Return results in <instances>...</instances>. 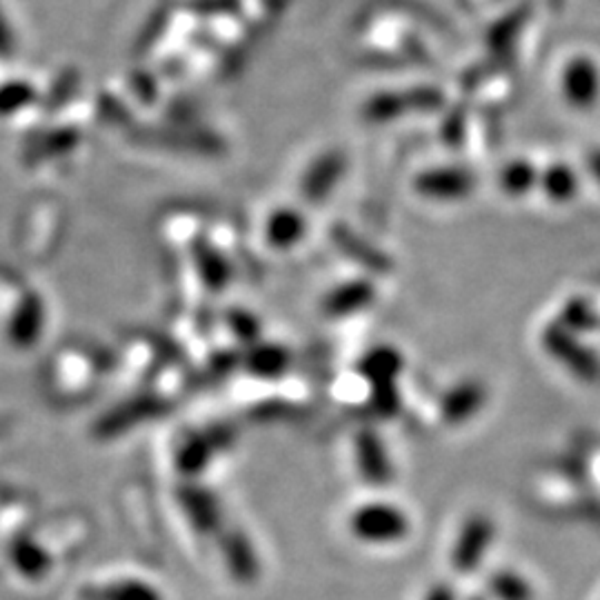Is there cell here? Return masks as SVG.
<instances>
[{"mask_svg":"<svg viewBox=\"0 0 600 600\" xmlns=\"http://www.w3.org/2000/svg\"><path fill=\"white\" fill-rule=\"evenodd\" d=\"M405 358L394 345H376L365 352L356 365L361 378H365L372 387L396 385L403 374Z\"/></svg>","mask_w":600,"mask_h":600,"instance_id":"cell-13","label":"cell"},{"mask_svg":"<svg viewBox=\"0 0 600 600\" xmlns=\"http://www.w3.org/2000/svg\"><path fill=\"white\" fill-rule=\"evenodd\" d=\"M541 345L561 367L583 383L600 381V358L583 341L581 334L568 329L559 321L545 325L541 332Z\"/></svg>","mask_w":600,"mask_h":600,"instance_id":"cell-2","label":"cell"},{"mask_svg":"<svg viewBox=\"0 0 600 600\" xmlns=\"http://www.w3.org/2000/svg\"><path fill=\"white\" fill-rule=\"evenodd\" d=\"M423 600H459V594H456V588L452 583L439 581L425 592Z\"/></svg>","mask_w":600,"mask_h":600,"instance_id":"cell-27","label":"cell"},{"mask_svg":"<svg viewBox=\"0 0 600 600\" xmlns=\"http://www.w3.org/2000/svg\"><path fill=\"white\" fill-rule=\"evenodd\" d=\"M329 236H332V243L336 245V249L341 254H345L352 263H358L365 272H374V274L390 272V267H392L390 258L376 245H370L367 238L356 234L352 227L336 225Z\"/></svg>","mask_w":600,"mask_h":600,"instance_id":"cell-11","label":"cell"},{"mask_svg":"<svg viewBox=\"0 0 600 600\" xmlns=\"http://www.w3.org/2000/svg\"><path fill=\"white\" fill-rule=\"evenodd\" d=\"M539 176L541 171L530 163V160H512L501 169L499 185L510 198H523L532 189L539 187Z\"/></svg>","mask_w":600,"mask_h":600,"instance_id":"cell-16","label":"cell"},{"mask_svg":"<svg viewBox=\"0 0 600 600\" xmlns=\"http://www.w3.org/2000/svg\"><path fill=\"white\" fill-rule=\"evenodd\" d=\"M252 367L263 378H276L283 372H287V367H289V354L281 345H267V347L263 345L260 350H256Z\"/></svg>","mask_w":600,"mask_h":600,"instance_id":"cell-19","label":"cell"},{"mask_svg":"<svg viewBox=\"0 0 600 600\" xmlns=\"http://www.w3.org/2000/svg\"><path fill=\"white\" fill-rule=\"evenodd\" d=\"M443 105V96L432 87H419L412 91H385L372 96L365 107L363 116L367 122H390L401 118L405 111H434Z\"/></svg>","mask_w":600,"mask_h":600,"instance_id":"cell-4","label":"cell"},{"mask_svg":"<svg viewBox=\"0 0 600 600\" xmlns=\"http://www.w3.org/2000/svg\"><path fill=\"white\" fill-rule=\"evenodd\" d=\"M307 229L309 225H307L305 214L298 207L285 205L269 214L265 223V243H269L274 249L289 252L303 243V238L307 236Z\"/></svg>","mask_w":600,"mask_h":600,"instance_id":"cell-12","label":"cell"},{"mask_svg":"<svg viewBox=\"0 0 600 600\" xmlns=\"http://www.w3.org/2000/svg\"><path fill=\"white\" fill-rule=\"evenodd\" d=\"M167 22H169V11L167 9H156L149 16L147 24L140 29V33L136 38V45H134L136 56H145V53H149L154 49V45L160 40V36L167 29Z\"/></svg>","mask_w":600,"mask_h":600,"instance_id":"cell-21","label":"cell"},{"mask_svg":"<svg viewBox=\"0 0 600 600\" xmlns=\"http://www.w3.org/2000/svg\"><path fill=\"white\" fill-rule=\"evenodd\" d=\"M347 530L363 545H396L410 537L412 521L394 503L370 501L350 514Z\"/></svg>","mask_w":600,"mask_h":600,"instance_id":"cell-1","label":"cell"},{"mask_svg":"<svg viewBox=\"0 0 600 600\" xmlns=\"http://www.w3.org/2000/svg\"><path fill=\"white\" fill-rule=\"evenodd\" d=\"M370 410H372L374 416H378L383 421H390L392 416H396L399 410H401V392H399V385L372 387Z\"/></svg>","mask_w":600,"mask_h":600,"instance_id":"cell-22","label":"cell"},{"mask_svg":"<svg viewBox=\"0 0 600 600\" xmlns=\"http://www.w3.org/2000/svg\"><path fill=\"white\" fill-rule=\"evenodd\" d=\"M470 600H485V599H483V597H474V599H470Z\"/></svg>","mask_w":600,"mask_h":600,"instance_id":"cell-29","label":"cell"},{"mask_svg":"<svg viewBox=\"0 0 600 600\" xmlns=\"http://www.w3.org/2000/svg\"><path fill=\"white\" fill-rule=\"evenodd\" d=\"M559 323L577 334H590L599 327V312L590 298L572 296L561 305Z\"/></svg>","mask_w":600,"mask_h":600,"instance_id":"cell-17","label":"cell"},{"mask_svg":"<svg viewBox=\"0 0 600 600\" xmlns=\"http://www.w3.org/2000/svg\"><path fill=\"white\" fill-rule=\"evenodd\" d=\"M563 96L577 109H590L600 96V73L590 58H574L563 71Z\"/></svg>","mask_w":600,"mask_h":600,"instance_id":"cell-9","label":"cell"},{"mask_svg":"<svg viewBox=\"0 0 600 600\" xmlns=\"http://www.w3.org/2000/svg\"><path fill=\"white\" fill-rule=\"evenodd\" d=\"M494 537H496L494 521L488 514H472L463 523V528L456 537V543L452 548L454 572H459V574L476 572L483 565V561L494 543Z\"/></svg>","mask_w":600,"mask_h":600,"instance_id":"cell-3","label":"cell"},{"mask_svg":"<svg viewBox=\"0 0 600 600\" xmlns=\"http://www.w3.org/2000/svg\"><path fill=\"white\" fill-rule=\"evenodd\" d=\"M488 594L494 600H534V588L514 570H496L488 577Z\"/></svg>","mask_w":600,"mask_h":600,"instance_id":"cell-18","label":"cell"},{"mask_svg":"<svg viewBox=\"0 0 600 600\" xmlns=\"http://www.w3.org/2000/svg\"><path fill=\"white\" fill-rule=\"evenodd\" d=\"M488 403V390L481 381L468 378L456 383L441 401V421L450 427L465 425Z\"/></svg>","mask_w":600,"mask_h":600,"instance_id":"cell-8","label":"cell"},{"mask_svg":"<svg viewBox=\"0 0 600 600\" xmlns=\"http://www.w3.org/2000/svg\"><path fill=\"white\" fill-rule=\"evenodd\" d=\"M223 559L229 570V574L243 583L254 586L260 579V561L258 554L247 537L240 532H234L223 539Z\"/></svg>","mask_w":600,"mask_h":600,"instance_id":"cell-14","label":"cell"},{"mask_svg":"<svg viewBox=\"0 0 600 600\" xmlns=\"http://www.w3.org/2000/svg\"><path fill=\"white\" fill-rule=\"evenodd\" d=\"M13 49H16V40H13L11 27H9L2 9H0V58H11Z\"/></svg>","mask_w":600,"mask_h":600,"instance_id":"cell-25","label":"cell"},{"mask_svg":"<svg viewBox=\"0 0 600 600\" xmlns=\"http://www.w3.org/2000/svg\"><path fill=\"white\" fill-rule=\"evenodd\" d=\"M238 0H194V11L200 13H220V11H229L236 7Z\"/></svg>","mask_w":600,"mask_h":600,"instance_id":"cell-26","label":"cell"},{"mask_svg":"<svg viewBox=\"0 0 600 600\" xmlns=\"http://www.w3.org/2000/svg\"><path fill=\"white\" fill-rule=\"evenodd\" d=\"M78 85H80L78 71H76V69H65V71L58 76V80L51 85V89H49V102H51L53 107L60 105V102H65L67 98L73 96V91L78 89Z\"/></svg>","mask_w":600,"mask_h":600,"instance_id":"cell-24","label":"cell"},{"mask_svg":"<svg viewBox=\"0 0 600 600\" xmlns=\"http://www.w3.org/2000/svg\"><path fill=\"white\" fill-rule=\"evenodd\" d=\"M414 189L419 196L436 203H456L474 194L476 176L468 167L445 165L425 169L414 178Z\"/></svg>","mask_w":600,"mask_h":600,"instance_id":"cell-5","label":"cell"},{"mask_svg":"<svg viewBox=\"0 0 600 600\" xmlns=\"http://www.w3.org/2000/svg\"><path fill=\"white\" fill-rule=\"evenodd\" d=\"M588 160H590V171H592V176L600 183V149L592 151Z\"/></svg>","mask_w":600,"mask_h":600,"instance_id":"cell-28","label":"cell"},{"mask_svg":"<svg viewBox=\"0 0 600 600\" xmlns=\"http://www.w3.org/2000/svg\"><path fill=\"white\" fill-rule=\"evenodd\" d=\"M345 169H347V160L341 151H327L318 156L301 178V194L309 203L325 200L334 191V187L341 183Z\"/></svg>","mask_w":600,"mask_h":600,"instance_id":"cell-10","label":"cell"},{"mask_svg":"<svg viewBox=\"0 0 600 600\" xmlns=\"http://www.w3.org/2000/svg\"><path fill=\"white\" fill-rule=\"evenodd\" d=\"M85 600H163V597L145 583H116L87 592Z\"/></svg>","mask_w":600,"mask_h":600,"instance_id":"cell-20","label":"cell"},{"mask_svg":"<svg viewBox=\"0 0 600 600\" xmlns=\"http://www.w3.org/2000/svg\"><path fill=\"white\" fill-rule=\"evenodd\" d=\"M539 187L552 203L565 205L579 196L581 183H579V174L570 165L554 163L541 171Z\"/></svg>","mask_w":600,"mask_h":600,"instance_id":"cell-15","label":"cell"},{"mask_svg":"<svg viewBox=\"0 0 600 600\" xmlns=\"http://www.w3.org/2000/svg\"><path fill=\"white\" fill-rule=\"evenodd\" d=\"M354 463L361 479L374 488H385L394 479L390 452L376 430L363 427L354 436Z\"/></svg>","mask_w":600,"mask_h":600,"instance_id":"cell-6","label":"cell"},{"mask_svg":"<svg viewBox=\"0 0 600 600\" xmlns=\"http://www.w3.org/2000/svg\"><path fill=\"white\" fill-rule=\"evenodd\" d=\"M374 301H376L374 281L367 276H361L329 289L321 305L329 318H350L365 312Z\"/></svg>","mask_w":600,"mask_h":600,"instance_id":"cell-7","label":"cell"},{"mask_svg":"<svg viewBox=\"0 0 600 600\" xmlns=\"http://www.w3.org/2000/svg\"><path fill=\"white\" fill-rule=\"evenodd\" d=\"M33 100V87L24 80H11L0 87V114L24 107Z\"/></svg>","mask_w":600,"mask_h":600,"instance_id":"cell-23","label":"cell"}]
</instances>
